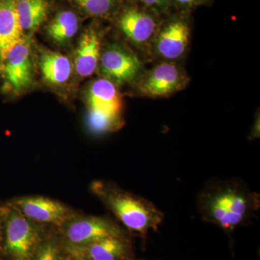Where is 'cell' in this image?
<instances>
[{
    "mask_svg": "<svg viewBox=\"0 0 260 260\" xmlns=\"http://www.w3.org/2000/svg\"><path fill=\"white\" fill-rule=\"evenodd\" d=\"M75 260H88V259H85V258H83V257H77L76 259H75Z\"/></svg>",
    "mask_w": 260,
    "mask_h": 260,
    "instance_id": "obj_24",
    "label": "cell"
},
{
    "mask_svg": "<svg viewBox=\"0 0 260 260\" xmlns=\"http://www.w3.org/2000/svg\"><path fill=\"white\" fill-rule=\"evenodd\" d=\"M212 199L221 205L239 223L242 221L249 209V203L245 197L236 191L228 189L215 195Z\"/></svg>",
    "mask_w": 260,
    "mask_h": 260,
    "instance_id": "obj_18",
    "label": "cell"
},
{
    "mask_svg": "<svg viewBox=\"0 0 260 260\" xmlns=\"http://www.w3.org/2000/svg\"><path fill=\"white\" fill-rule=\"evenodd\" d=\"M103 44V34L96 25H90L82 32L73 59L75 80L86 79L97 71Z\"/></svg>",
    "mask_w": 260,
    "mask_h": 260,
    "instance_id": "obj_10",
    "label": "cell"
},
{
    "mask_svg": "<svg viewBox=\"0 0 260 260\" xmlns=\"http://www.w3.org/2000/svg\"><path fill=\"white\" fill-rule=\"evenodd\" d=\"M189 78L178 62L160 61L151 69L142 72L132 83L133 91L138 96L166 98L184 90Z\"/></svg>",
    "mask_w": 260,
    "mask_h": 260,
    "instance_id": "obj_5",
    "label": "cell"
},
{
    "mask_svg": "<svg viewBox=\"0 0 260 260\" xmlns=\"http://www.w3.org/2000/svg\"><path fill=\"white\" fill-rule=\"evenodd\" d=\"M23 37L15 0H0V62L8 51Z\"/></svg>",
    "mask_w": 260,
    "mask_h": 260,
    "instance_id": "obj_15",
    "label": "cell"
},
{
    "mask_svg": "<svg viewBox=\"0 0 260 260\" xmlns=\"http://www.w3.org/2000/svg\"><path fill=\"white\" fill-rule=\"evenodd\" d=\"M138 4L160 17L169 14L172 8L171 0H138Z\"/></svg>",
    "mask_w": 260,
    "mask_h": 260,
    "instance_id": "obj_20",
    "label": "cell"
},
{
    "mask_svg": "<svg viewBox=\"0 0 260 260\" xmlns=\"http://www.w3.org/2000/svg\"><path fill=\"white\" fill-rule=\"evenodd\" d=\"M212 0H171L172 6L178 8L180 11L188 12L193 8L210 4Z\"/></svg>",
    "mask_w": 260,
    "mask_h": 260,
    "instance_id": "obj_22",
    "label": "cell"
},
{
    "mask_svg": "<svg viewBox=\"0 0 260 260\" xmlns=\"http://www.w3.org/2000/svg\"><path fill=\"white\" fill-rule=\"evenodd\" d=\"M98 71L101 78L117 88L133 83L143 71V62L129 46L121 42L103 44Z\"/></svg>",
    "mask_w": 260,
    "mask_h": 260,
    "instance_id": "obj_6",
    "label": "cell"
},
{
    "mask_svg": "<svg viewBox=\"0 0 260 260\" xmlns=\"http://www.w3.org/2000/svg\"><path fill=\"white\" fill-rule=\"evenodd\" d=\"M116 28L132 49L150 56V48L162 20L139 4L121 6L114 15Z\"/></svg>",
    "mask_w": 260,
    "mask_h": 260,
    "instance_id": "obj_3",
    "label": "cell"
},
{
    "mask_svg": "<svg viewBox=\"0 0 260 260\" xmlns=\"http://www.w3.org/2000/svg\"><path fill=\"white\" fill-rule=\"evenodd\" d=\"M32 260H61L59 249L54 242H47L38 249Z\"/></svg>",
    "mask_w": 260,
    "mask_h": 260,
    "instance_id": "obj_21",
    "label": "cell"
},
{
    "mask_svg": "<svg viewBox=\"0 0 260 260\" xmlns=\"http://www.w3.org/2000/svg\"><path fill=\"white\" fill-rule=\"evenodd\" d=\"M66 225L68 242L80 248L106 238L119 237L120 234L118 228L110 220L99 217H74Z\"/></svg>",
    "mask_w": 260,
    "mask_h": 260,
    "instance_id": "obj_11",
    "label": "cell"
},
{
    "mask_svg": "<svg viewBox=\"0 0 260 260\" xmlns=\"http://www.w3.org/2000/svg\"><path fill=\"white\" fill-rule=\"evenodd\" d=\"M84 15L95 18L114 17L121 7V0H71Z\"/></svg>",
    "mask_w": 260,
    "mask_h": 260,
    "instance_id": "obj_17",
    "label": "cell"
},
{
    "mask_svg": "<svg viewBox=\"0 0 260 260\" xmlns=\"http://www.w3.org/2000/svg\"><path fill=\"white\" fill-rule=\"evenodd\" d=\"M15 9L22 32L31 37L47 21L51 10V0H15Z\"/></svg>",
    "mask_w": 260,
    "mask_h": 260,
    "instance_id": "obj_14",
    "label": "cell"
},
{
    "mask_svg": "<svg viewBox=\"0 0 260 260\" xmlns=\"http://www.w3.org/2000/svg\"><path fill=\"white\" fill-rule=\"evenodd\" d=\"M12 205L24 216L38 223L61 226L74 218L66 205L44 197H24L14 200Z\"/></svg>",
    "mask_w": 260,
    "mask_h": 260,
    "instance_id": "obj_9",
    "label": "cell"
},
{
    "mask_svg": "<svg viewBox=\"0 0 260 260\" xmlns=\"http://www.w3.org/2000/svg\"><path fill=\"white\" fill-rule=\"evenodd\" d=\"M83 247L90 260H123L126 254L125 244L119 237L106 238Z\"/></svg>",
    "mask_w": 260,
    "mask_h": 260,
    "instance_id": "obj_16",
    "label": "cell"
},
{
    "mask_svg": "<svg viewBox=\"0 0 260 260\" xmlns=\"http://www.w3.org/2000/svg\"><path fill=\"white\" fill-rule=\"evenodd\" d=\"M93 191L132 232L143 235L161 223L162 213L143 198L100 182L94 184Z\"/></svg>",
    "mask_w": 260,
    "mask_h": 260,
    "instance_id": "obj_1",
    "label": "cell"
},
{
    "mask_svg": "<svg viewBox=\"0 0 260 260\" xmlns=\"http://www.w3.org/2000/svg\"><path fill=\"white\" fill-rule=\"evenodd\" d=\"M37 47L31 37H23L0 62L3 88L16 96L30 92L37 84Z\"/></svg>",
    "mask_w": 260,
    "mask_h": 260,
    "instance_id": "obj_2",
    "label": "cell"
},
{
    "mask_svg": "<svg viewBox=\"0 0 260 260\" xmlns=\"http://www.w3.org/2000/svg\"><path fill=\"white\" fill-rule=\"evenodd\" d=\"M80 20L76 13L71 10H62L56 13L45 28V34L56 47H69L78 35Z\"/></svg>",
    "mask_w": 260,
    "mask_h": 260,
    "instance_id": "obj_13",
    "label": "cell"
},
{
    "mask_svg": "<svg viewBox=\"0 0 260 260\" xmlns=\"http://www.w3.org/2000/svg\"><path fill=\"white\" fill-rule=\"evenodd\" d=\"M37 66L43 83L59 95H64L75 80L73 59L59 51L39 48Z\"/></svg>",
    "mask_w": 260,
    "mask_h": 260,
    "instance_id": "obj_8",
    "label": "cell"
},
{
    "mask_svg": "<svg viewBox=\"0 0 260 260\" xmlns=\"http://www.w3.org/2000/svg\"><path fill=\"white\" fill-rule=\"evenodd\" d=\"M86 124L90 133L94 135H102L119 129L122 126V119L121 117L88 110Z\"/></svg>",
    "mask_w": 260,
    "mask_h": 260,
    "instance_id": "obj_19",
    "label": "cell"
},
{
    "mask_svg": "<svg viewBox=\"0 0 260 260\" xmlns=\"http://www.w3.org/2000/svg\"><path fill=\"white\" fill-rule=\"evenodd\" d=\"M87 110L121 117L123 103L119 88L105 78L89 83L85 90Z\"/></svg>",
    "mask_w": 260,
    "mask_h": 260,
    "instance_id": "obj_12",
    "label": "cell"
},
{
    "mask_svg": "<svg viewBox=\"0 0 260 260\" xmlns=\"http://www.w3.org/2000/svg\"><path fill=\"white\" fill-rule=\"evenodd\" d=\"M2 213L7 250L15 260L30 259L39 242L38 223L24 216L13 205Z\"/></svg>",
    "mask_w": 260,
    "mask_h": 260,
    "instance_id": "obj_7",
    "label": "cell"
},
{
    "mask_svg": "<svg viewBox=\"0 0 260 260\" xmlns=\"http://www.w3.org/2000/svg\"><path fill=\"white\" fill-rule=\"evenodd\" d=\"M5 228L4 219H3V215L2 212H0V242L3 237V229Z\"/></svg>",
    "mask_w": 260,
    "mask_h": 260,
    "instance_id": "obj_23",
    "label": "cell"
},
{
    "mask_svg": "<svg viewBox=\"0 0 260 260\" xmlns=\"http://www.w3.org/2000/svg\"><path fill=\"white\" fill-rule=\"evenodd\" d=\"M187 13L181 11L161 22L152 43L150 57L160 62H178L186 56L191 36V24Z\"/></svg>",
    "mask_w": 260,
    "mask_h": 260,
    "instance_id": "obj_4",
    "label": "cell"
}]
</instances>
